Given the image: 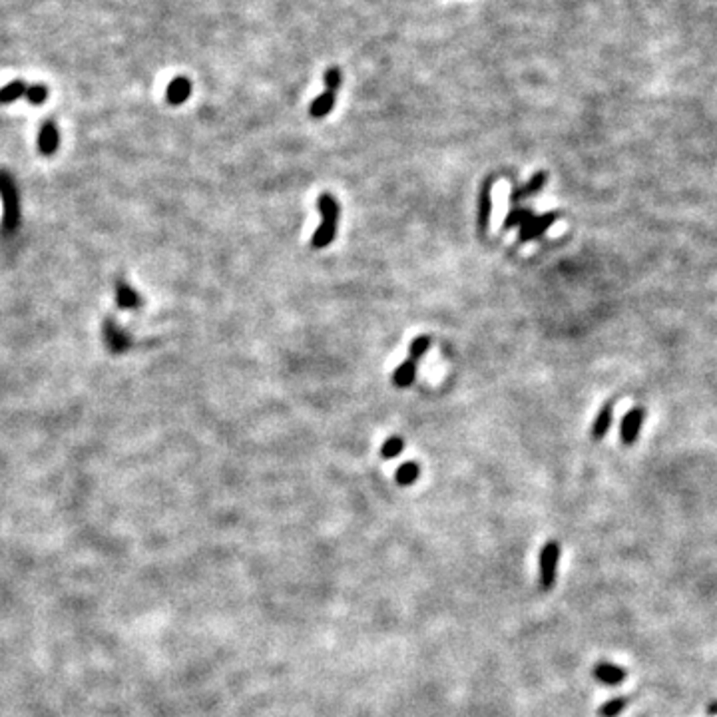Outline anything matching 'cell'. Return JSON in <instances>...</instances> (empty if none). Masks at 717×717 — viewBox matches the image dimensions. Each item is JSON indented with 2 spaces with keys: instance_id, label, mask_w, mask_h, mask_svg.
<instances>
[{
  "instance_id": "obj_8",
  "label": "cell",
  "mask_w": 717,
  "mask_h": 717,
  "mask_svg": "<svg viewBox=\"0 0 717 717\" xmlns=\"http://www.w3.org/2000/svg\"><path fill=\"white\" fill-rule=\"evenodd\" d=\"M190 94H192V82L188 80V78H183V76L173 78V80L170 82V86H168V92H166L168 102H170L172 106H180V104H183V102L190 98Z\"/></svg>"
},
{
  "instance_id": "obj_23",
  "label": "cell",
  "mask_w": 717,
  "mask_h": 717,
  "mask_svg": "<svg viewBox=\"0 0 717 717\" xmlns=\"http://www.w3.org/2000/svg\"><path fill=\"white\" fill-rule=\"evenodd\" d=\"M707 713H709V716H717V701H711V703L707 706Z\"/></svg>"
},
{
  "instance_id": "obj_2",
  "label": "cell",
  "mask_w": 717,
  "mask_h": 717,
  "mask_svg": "<svg viewBox=\"0 0 717 717\" xmlns=\"http://www.w3.org/2000/svg\"><path fill=\"white\" fill-rule=\"evenodd\" d=\"M644 419H646V409H642V406H636V409L627 411L624 421H622V426H620V438H622L624 445L632 446L636 443L637 436H640V431H642V424H644Z\"/></svg>"
},
{
  "instance_id": "obj_22",
  "label": "cell",
  "mask_w": 717,
  "mask_h": 717,
  "mask_svg": "<svg viewBox=\"0 0 717 717\" xmlns=\"http://www.w3.org/2000/svg\"><path fill=\"white\" fill-rule=\"evenodd\" d=\"M325 86H327V90L337 92V88L341 86V72L337 70V68L327 70V74H325Z\"/></svg>"
},
{
  "instance_id": "obj_12",
  "label": "cell",
  "mask_w": 717,
  "mask_h": 717,
  "mask_svg": "<svg viewBox=\"0 0 717 717\" xmlns=\"http://www.w3.org/2000/svg\"><path fill=\"white\" fill-rule=\"evenodd\" d=\"M414 377H416V361L406 359V361H404V363L393 373V383L394 387H399V389H406V387L414 381Z\"/></svg>"
},
{
  "instance_id": "obj_9",
  "label": "cell",
  "mask_w": 717,
  "mask_h": 717,
  "mask_svg": "<svg viewBox=\"0 0 717 717\" xmlns=\"http://www.w3.org/2000/svg\"><path fill=\"white\" fill-rule=\"evenodd\" d=\"M612 419H614V406L612 404H604L598 413L596 421L592 424V436L594 441H602L604 436L608 435V428L612 424Z\"/></svg>"
},
{
  "instance_id": "obj_18",
  "label": "cell",
  "mask_w": 717,
  "mask_h": 717,
  "mask_svg": "<svg viewBox=\"0 0 717 717\" xmlns=\"http://www.w3.org/2000/svg\"><path fill=\"white\" fill-rule=\"evenodd\" d=\"M627 707V697H614L600 707V717H618Z\"/></svg>"
},
{
  "instance_id": "obj_4",
  "label": "cell",
  "mask_w": 717,
  "mask_h": 717,
  "mask_svg": "<svg viewBox=\"0 0 717 717\" xmlns=\"http://www.w3.org/2000/svg\"><path fill=\"white\" fill-rule=\"evenodd\" d=\"M492 183H495V178H488L485 183H483V190H480V198H478V232L486 233L488 230V223H490V212H492Z\"/></svg>"
},
{
  "instance_id": "obj_16",
  "label": "cell",
  "mask_w": 717,
  "mask_h": 717,
  "mask_svg": "<svg viewBox=\"0 0 717 717\" xmlns=\"http://www.w3.org/2000/svg\"><path fill=\"white\" fill-rule=\"evenodd\" d=\"M24 94H26V86H24V82L22 80L11 82L9 86L0 88V104H9V102L18 100V98H22Z\"/></svg>"
},
{
  "instance_id": "obj_15",
  "label": "cell",
  "mask_w": 717,
  "mask_h": 717,
  "mask_svg": "<svg viewBox=\"0 0 717 717\" xmlns=\"http://www.w3.org/2000/svg\"><path fill=\"white\" fill-rule=\"evenodd\" d=\"M116 295H118V303H120L122 309H134V307H138V303H140L138 295L134 293V289H131L130 285H126V283H118Z\"/></svg>"
},
{
  "instance_id": "obj_21",
  "label": "cell",
  "mask_w": 717,
  "mask_h": 717,
  "mask_svg": "<svg viewBox=\"0 0 717 717\" xmlns=\"http://www.w3.org/2000/svg\"><path fill=\"white\" fill-rule=\"evenodd\" d=\"M26 98H28L31 104H42V102H46V98H48V90L44 86H41V84L32 86V88L26 90Z\"/></svg>"
},
{
  "instance_id": "obj_19",
  "label": "cell",
  "mask_w": 717,
  "mask_h": 717,
  "mask_svg": "<svg viewBox=\"0 0 717 717\" xmlns=\"http://www.w3.org/2000/svg\"><path fill=\"white\" fill-rule=\"evenodd\" d=\"M428 347H431V337H428V335L416 337L413 343H411V347H409V359L419 361V359L428 351Z\"/></svg>"
},
{
  "instance_id": "obj_3",
  "label": "cell",
  "mask_w": 717,
  "mask_h": 717,
  "mask_svg": "<svg viewBox=\"0 0 717 717\" xmlns=\"http://www.w3.org/2000/svg\"><path fill=\"white\" fill-rule=\"evenodd\" d=\"M558 220V213H544V215H532L528 222L520 227V233H518V242L520 243H526V242H532V239H536V237H540L542 233H546L550 227H552V223Z\"/></svg>"
},
{
  "instance_id": "obj_7",
  "label": "cell",
  "mask_w": 717,
  "mask_h": 717,
  "mask_svg": "<svg viewBox=\"0 0 717 717\" xmlns=\"http://www.w3.org/2000/svg\"><path fill=\"white\" fill-rule=\"evenodd\" d=\"M58 141H60V138H58L56 124L54 122H44L41 136H38V150H41V153L52 156V153L56 152V148H58Z\"/></svg>"
},
{
  "instance_id": "obj_6",
  "label": "cell",
  "mask_w": 717,
  "mask_h": 717,
  "mask_svg": "<svg viewBox=\"0 0 717 717\" xmlns=\"http://www.w3.org/2000/svg\"><path fill=\"white\" fill-rule=\"evenodd\" d=\"M546 182H548V173L536 172L530 182L524 183V185H520V188H516L514 192L510 193V202L518 203L520 200H524V198H532V195H536L538 192H542V188L546 185Z\"/></svg>"
},
{
  "instance_id": "obj_20",
  "label": "cell",
  "mask_w": 717,
  "mask_h": 717,
  "mask_svg": "<svg viewBox=\"0 0 717 717\" xmlns=\"http://www.w3.org/2000/svg\"><path fill=\"white\" fill-rule=\"evenodd\" d=\"M403 448H404L403 438H399V436H391V438H389V441H387V443L381 446V456H383V458H394V456H399L401 453H403Z\"/></svg>"
},
{
  "instance_id": "obj_11",
  "label": "cell",
  "mask_w": 717,
  "mask_h": 717,
  "mask_svg": "<svg viewBox=\"0 0 717 717\" xmlns=\"http://www.w3.org/2000/svg\"><path fill=\"white\" fill-rule=\"evenodd\" d=\"M317 210L321 213L323 222H335V223L339 222V202L335 200L333 195H329V193L319 195V200H317Z\"/></svg>"
},
{
  "instance_id": "obj_5",
  "label": "cell",
  "mask_w": 717,
  "mask_h": 717,
  "mask_svg": "<svg viewBox=\"0 0 717 717\" xmlns=\"http://www.w3.org/2000/svg\"><path fill=\"white\" fill-rule=\"evenodd\" d=\"M627 672L624 667L616 666V664H610V662H602L594 667V677L598 681L606 684V686H618L626 679Z\"/></svg>"
},
{
  "instance_id": "obj_10",
  "label": "cell",
  "mask_w": 717,
  "mask_h": 717,
  "mask_svg": "<svg viewBox=\"0 0 717 717\" xmlns=\"http://www.w3.org/2000/svg\"><path fill=\"white\" fill-rule=\"evenodd\" d=\"M337 233V223L335 222H323L317 230H315L313 237H311V245L315 249H323L327 245H331Z\"/></svg>"
},
{
  "instance_id": "obj_13",
  "label": "cell",
  "mask_w": 717,
  "mask_h": 717,
  "mask_svg": "<svg viewBox=\"0 0 717 717\" xmlns=\"http://www.w3.org/2000/svg\"><path fill=\"white\" fill-rule=\"evenodd\" d=\"M419 475H421V468H419V465H416V463H404L403 466H399V468H397V473H394V480H397V485L411 486L416 483Z\"/></svg>"
},
{
  "instance_id": "obj_1",
  "label": "cell",
  "mask_w": 717,
  "mask_h": 717,
  "mask_svg": "<svg viewBox=\"0 0 717 717\" xmlns=\"http://www.w3.org/2000/svg\"><path fill=\"white\" fill-rule=\"evenodd\" d=\"M560 544L556 540H548L544 548L540 550V590H552L556 584V574H558V562H560Z\"/></svg>"
},
{
  "instance_id": "obj_17",
  "label": "cell",
  "mask_w": 717,
  "mask_h": 717,
  "mask_svg": "<svg viewBox=\"0 0 717 717\" xmlns=\"http://www.w3.org/2000/svg\"><path fill=\"white\" fill-rule=\"evenodd\" d=\"M532 217V212L528 210V207H514V210H510V213L506 215V220H505V223H502V227L505 230H512V227H516V225H524L528 220Z\"/></svg>"
},
{
  "instance_id": "obj_14",
  "label": "cell",
  "mask_w": 717,
  "mask_h": 717,
  "mask_svg": "<svg viewBox=\"0 0 717 717\" xmlns=\"http://www.w3.org/2000/svg\"><path fill=\"white\" fill-rule=\"evenodd\" d=\"M333 106H335V92L327 90L311 104V116H313V118H323V116H327V114L331 112Z\"/></svg>"
}]
</instances>
